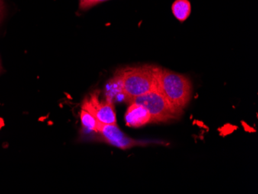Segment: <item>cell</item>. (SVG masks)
Returning <instances> with one entry per match:
<instances>
[{"mask_svg": "<svg viewBox=\"0 0 258 194\" xmlns=\"http://www.w3.org/2000/svg\"><path fill=\"white\" fill-rule=\"evenodd\" d=\"M158 69L157 67L144 65L124 68L118 72L116 82L127 102L156 89Z\"/></svg>", "mask_w": 258, "mask_h": 194, "instance_id": "1", "label": "cell"}, {"mask_svg": "<svg viewBox=\"0 0 258 194\" xmlns=\"http://www.w3.org/2000/svg\"><path fill=\"white\" fill-rule=\"evenodd\" d=\"M128 103H137L146 107L152 118L151 122H164L179 116L157 89L132 98Z\"/></svg>", "mask_w": 258, "mask_h": 194, "instance_id": "3", "label": "cell"}, {"mask_svg": "<svg viewBox=\"0 0 258 194\" xmlns=\"http://www.w3.org/2000/svg\"><path fill=\"white\" fill-rule=\"evenodd\" d=\"M172 11L175 18L184 22L191 14V4L189 0H175L172 6Z\"/></svg>", "mask_w": 258, "mask_h": 194, "instance_id": "7", "label": "cell"}, {"mask_svg": "<svg viewBox=\"0 0 258 194\" xmlns=\"http://www.w3.org/2000/svg\"><path fill=\"white\" fill-rule=\"evenodd\" d=\"M2 72V63H1V60H0V73Z\"/></svg>", "mask_w": 258, "mask_h": 194, "instance_id": "11", "label": "cell"}, {"mask_svg": "<svg viewBox=\"0 0 258 194\" xmlns=\"http://www.w3.org/2000/svg\"><path fill=\"white\" fill-rule=\"evenodd\" d=\"M80 117H81V123L87 130H89V131L95 132V133L98 132V125H99L100 122L95 117L91 115V113L81 108Z\"/></svg>", "mask_w": 258, "mask_h": 194, "instance_id": "8", "label": "cell"}, {"mask_svg": "<svg viewBox=\"0 0 258 194\" xmlns=\"http://www.w3.org/2000/svg\"><path fill=\"white\" fill-rule=\"evenodd\" d=\"M97 133L101 134V138L105 143L121 150H128L134 146L142 145L140 142L136 141L124 134L117 124H107L100 122Z\"/></svg>", "mask_w": 258, "mask_h": 194, "instance_id": "5", "label": "cell"}, {"mask_svg": "<svg viewBox=\"0 0 258 194\" xmlns=\"http://www.w3.org/2000/svg\"><path fill=\"white\" fill-rule=\"evenodd\" d=\"M156 89L178 115L182 112L192 96V84L189 78L160 68L158 69Z\"/></svg>", "mask_w": 258, "mask_h": 194, "instance_id": "2", "label": "cell"}, {"mask_svg": "<svg viewBox=\"0 0 258 194\" xmlns=\"http://www.w3.org/2000/svg\"><path fill=\"white\" fill-rule=\"evenodd\" d=\"M6 7L4 4V0H0V24L4 20V16H5Z\"/></svg>", "mask_w": 258, "mask_h": 194, "instance_id": "10", "label": "cell"}, {"mask_svg": "<svg viewBox=\"0 0 258 194\" xmlns=\"http://www.w3.org/2000/svg\"><path fill=\"white\" fill-rule=\"evenodd\" d=\"M81 108L91 113L93 116L102 124H117L115 110L111 98L101 100L99 94L94 92L85 98Z\"/></svg>", "mask_w": 258, "mask_h": 194, "instance_id": "4", "label": "cell"}, {"mask_svg": "<svg viewBox=\"0 0 258 194\" xmlns=\"http://www.w3.org/2000/svg\"><path fill=\"white\" fill-rule=\"evenodd\" d=\"M124 120L127 126L133 128L144 126L152 121L147 108L137 103L130 104L124 115Z\"/></svg>", "mask_w": 258, "mask_h": 194, "instance_id": "6", "label": "cell"}, {"mask_svg": "<svg viewBox=\"0 0 258 194\" xmlns=\"http://www.w3.org/2000/svg\"><path fill=\"white\" fill-rule=\"evenodd\" d=\"M105 1H108V0H80V8L82 10H86L93 6L105 2Z\"/></svg>", "mask_w": 258, "mask_h": 194, "instance_id": "9", "label": "cell"}]
</instances>
